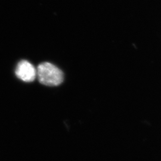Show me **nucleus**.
<instances>
[{"instance_id":"nucleus-1","label":"nucleus","mask_w":161,"mask_h":161,"mask_svg":"<svg viewBox=\"0 0 161 161\" xmlns=\"http://www.w3.org/2000/svg\"><path fill=\"white\" fill-rule=\"evenodd\" d=\"M36 77L41 84L47 86H58L64 80L63 72L48 62L39 64L36 69Z\"/></svg>"},{"instance_id":"nucleus-2","label":"nucleus","mask_w":161,"mask_h":161,"mask_svg":"<svg viewBox=\"0 0 161 161\" xmlns=\"http://www.w3.org/2000/svg\"><path fill=\"white\" fill-rule=\"evenodd\" d=\"M15 74L20 80L31 82L34 81L36 77V69L29 62L21 60L17 64Z\"/></svg>"}]
</instances>
